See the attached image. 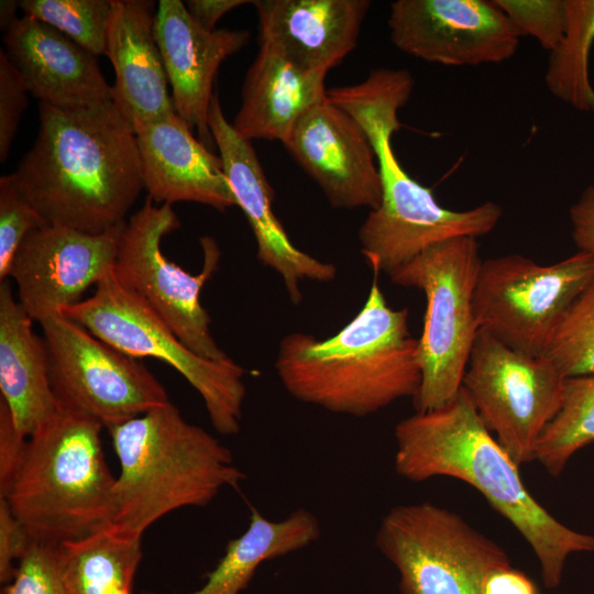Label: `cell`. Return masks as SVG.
I'll return each instance as SVG.
<instances>
[{
    "instance_id": "cell-23",
    "label": "cell",
    "mask_w": 594,
    "mask_h": 594,
    "mask_svg": "<svg viewBox=\"0 0 594 594\" xmlns=\"http://www.w3.org/2000/svg\"><path fill=\"white\" fill-rule=\"evenodd\" d=\"M14 298L8 279L0 282V392L20 433L31 437L57 411L43 337Z\"/></svg>"
},
{
    "instance_id": "cell-39",
    "label": "cell",
    "mask_w": 594,
    "mask_h": 594,
    "mask_svg": "<svg viewBox=\"0 0 594 594\" xmlns=\"http://www.w3.org/2000/svg\"><path fill=\"white\" fill-rule=\"evenodd\" d=\"M252 3L249 0H187L185 8L191 19L206 31L212 32L218 21L231 10L243 4Z\"/></svg>"
},
{
    "instance_id": "cell-27",
    "label": "cell",
    "mask_w": 594,
    "mask_h": 594,
    "mask_svg": "<svg viewBox=\"0 0 594 594\" xmlns=\"http://www.w3.org/2000/svg\"><path fill=\"white\" fill-rule=\"evenodd\" d=\"M566 28L550 52L546 84L550 92L582 112H594L588 61L594 43V0H565Z\"/></svg>"
},
{
    "instance_id": "cell-8",
    "label": "cell",
    "mask_w": 594,
    "mask_h": 594,
    "mask_svg": "<svg viewBox=\"0 0 594 594\" xmlns=\"http://www.w3.org/2000/svg\"><path fill=\"white\" fill-rule=\"evenodd\" d=\"M62 315L130 356L165 362L201 396L217 432H239L246 396L245 370L231 358L213 361L194 353L139 296L118 283L113 271L98 283L91 297Z\"/></svg>"
},
{
    "instance_id": "cell-10",
    "label": "cell",
    "mask_w": 594,
    "mask_h": 594,
    "mask_svg": "<svg viewBox=\"0 0 594 594\" xmlns=\"http://www.w3.org/2000/svg\"><path fill=\"white\" fill-rule=\"evenodd\" d=\"M182 226L168 204L146 197L142 207L124 223L113 268L118 283L139 296L197 355L213 361L230 356L217 344L211 319L200 301L201 289L219 267L217 241L204 235L201 272L193 275L168 260L161 243Z\"/></svg>"
},
{
    "instance_id": "cell-5",
    "label": "cell",
    "mask_w": 594,
    "mask_h": 594,
    "mask_svg": "<svg viewBox=\"0 0 594 594\" xmlns=\"http://www.w3.org/2000/svg\"><path fill=\"white\" fill-rule=\"evenodd\" d=\"M120 464L113 524L143 535L185 507L211 503L245 477L232 452L172 403L107 428Z\"/></svg>"
},
{
    "instance_id": "cell-11",
    "label": "cell",
    "mask_w": 594,
    "mask_h": 594,
    "mask_svg": "<svg viewBox=\"0 0 594 594\" xmlns=\"http://www.w3.org/2000/svg\"><path fill=\"white\" fill-rule=\"evenodd\" d=\"M594 279V255L549 265L520 254L482 261L473 295L479 328L506 346L544 355L564 315Z\"/></svg>"
},
{
    "instance_id": "cell-2",
    "label": "cell",
    "mask_w": 594,
    "mask_h": 594,
    "mask_svg": "<svg viewBox=\"0 0 594 594\" xmlns=\"http://www.w3.org/2000/svg\"><path fill=\"white\" fill-rule=\"evenodd\" d=\"M394 437L399 476L417 483L448 476L474 487L530 546L548 590L561 584L571 554L594 552V535L565 526L530 494L463 387L447 404L400 420Z\"/></svg>"
},
{
    "instance_id": "cell-18",
    "label": "cell",
    "mask_w": 594,
    "mask_h": 594,
    "mask_svg": "<svg viewBox=\"0 0 594 594\" xmlns=\"http://www.w3.org/2000/svg\"><path fill=\"white\" fill-rule=\"evenodd\" d=\"M155 36L164 62L175 112L207 146L215 143L209 128L213 84L220 65L244 48L248 30L199 26L179 0H160L155 16Z\"/></svg>"
},
{
    "instance_id": "cell-38",
    "label": "cell",
    "mask_w": 594,
    "mask_h": 594,
    "mask_svg": "<svg viewBox=\"0 0 594 594\" xmlns=\"http://www.w3.org/2000/svg\"><path fill=\"white\" fill-rule=\"evenodd\" d=\"M483 594H539L535 582L513 564L492 570L484 580Z\"/></svg>"
},
{
    "instance_id": "cell-40",
    "label": "cell",
    "mask_w": 594,
    "mask_h": 594,
    "mask_svg": "<svg viewBox=\"0 0 594 594\" xmlns=\"http://www.w3.org/2000/svg\"><path fill=\"white\" fill-rule=\"evenodd\" d=\"M0 3V26L4 32L18 18L15 15V9L19 8V1L2 0Z\"/></svg>"
},
{
    "instance_id": "cell-35",
    "label": "cell",
    "mask_w": 594,
    "mask_h": 594,
    "mask_svg": "<svg viewBox=\"0 0 594 594\" xmlns=\"http://www.w3.org/2000/svg\"><path fill=\"white\" fill-rule=\"evenodd\" d=\"M33 539L25 526L15 517L8 501L0 497V582L4 585L14 578L20 559Z\"/></svg>"
},
{
    "instance_id": "cell-36",
    "label": "cell",
    "mask_w": 594,
    "mask_h": 594,
    "mask_svg": "<svg viewBox=\"0 0 594 594\" xmlns=\"http://www.w3.org/2000/svg\"><path fill=\"white\" fill-rule=\"evenodd\" d=\"M26 439L18 431L9 408L0 398V497L6 495L23 462Z\"/></svg>"
},
{
    "instance_id": "cell-25",
    "label": "cell",
    "mask_w": 594,
    "mask_h": 594,
    "mask_svg": "<svg viewBox=\"0 0 594 594\" xmlns=\"http://www.w3.org/2000/svg\"><path fill=\"white\" fill-rule=\"evenodd\" d=\"M319 537V520L308 509H295L286 518L274 521L251 508L245 531L228 542L205 584L189 594H241L262 563L304 549Z\"/></svg>"
},
{
    "instance_id": "cell-19",
    "label": "cell",
    "mask_w": 594,
    "mask_h": 594,
    "mask_svg": "<svg viewBox=\"0 0 594 594\" xmlns=\"http://www.w3.org/2000/svg\"><path fill=\"white\" fill-rule=\"evenodd\" d=\"M9 61L29 94L59 109H78L112 101L98 56L47 23L18 16L4 31Z\"/></svg>"
},
{
    "instance_id": "cell-16",
    "label": "cell",
    "mask_w": 594,
    "mask_h": 594,
    "mask_svg": "<svg viewBox=\"0 0 594 594\" xmlns=\"http://www.w3.org/2000/svg\"><path fill=\"white\" fill-rule=\"evenodd\" d=\"M338 209L381 206L373 146L359 122L327 98L309 108L282 143Z\"/></svg>"
},
{
    "instance_id": "cell-14",
    "label": "cell",
    "mask_w": 594,
    "mask_h": 594,
    "mask_svg": "<svg viewBox=\"0 0 594 594\" xmlns=\"http://www.w3.org/2000/svg\"><path fill=\"white\" fill-rule=\"evenodd\" d=\"M388 28L402 52L447 66L508 61L521 36L494 0H397Z\"/></svg>"
},
{
    "instance_id": "cell-24",
    "label": "cell",
    "mask_w": 594,
    "mask_h": 594,
    "mask_svg": "<svg viewBox=\"0 0 594 594\" xmlns=\"http://www.w3.org/2000/svg\"><path fill=\"white\" fill-rule=\"evenodd\" d=\"M326 76L305 72L260 45L246 72L232 127L248 141L287 139L298 119L326 98Z\"/></svg>"
},
{
    "instance_id": "cell-1",
    "label": "cell",
    "mask_w": 594,
    "mask_h": 594,
    "mask_svg": "<svg viewBox=\"0 0 594 594\" xmlns=\"http://www.w3.org/2000/svg\"><path fill=\"white\" fill-rule=\"evenodd\" d=\"M38 131L12 177L48 226L100 234L124 223L144 188L136 134L113 101L38 105Z\"/></svg>"
},
{
    "instance_id": "cell-33",
    "label": "cell",
    "mask_w": 594,
    "mask_h": 594,
    "mask_svg": "<svg viewBox=\"0 0 594 594\" xmlns=\"http://www.w3.org/2000/svg\"><path fill=\"white\" fill-rule=\"evenodd\" d=\"M2 594H67L59 573L56 546L33 540Z\"/></svg>"
},
{
    "instance_id": "cell-32",
    "label": "cell",
    "mask_w": 594,
    "mask_h": 594,
    "mask_svg": "<svg viewBox=\"0 0 594 594\" xmlns=\"http://www.w3.org/2000/svg\"><path fill=\"white\" fill-rule=\"evenodd\" d=\"M520 35L534 36L551 52L566 28L565 0H494Z\"/></svg>"
},
{
    "instance_id": "cell-34",
    "label": "cell",
    "mask_w": 594,
    "mask_h": 594,
    "mask_svg": "<svg viewBox=\"0 0 594 594\" xmlns=\"http://www.w3.org/2000/svg\"><path fill=\"white\" fill-rule=\"evenodd\" d=\"M28 94L18 70L0 50V162L10 154L23 112L28 107Z\"/></svg>"
},
{
    "instance_id": "cell-6",
    "label": "cell",
    "mask_w": 594,
    "mask_h": 594,
    "mask_svg": "<svg viewBox=\"0 0 594 594\" xmlns=\"http://www.w3.org/2000/svg\"><path fill=\"white\" fill-rule=\"evenodd\" d=\"M102 429L97 421L58 410L29 437L3 497L34 541L56 546L114 521L117 477L106 462Z\"/></svg>"
},
{
    "instance_id": "cell-31",
    "label": "cell",
    "mask_w": 594,
    "mask_h": 594,
    "mask_svg": "<svg viewBox=\"0 0 594 594\" xmlns=\"http://www.w3.org/2000/svg\"><path fill=\"white\" fill-rule=\"evenodd\" d=\"M48 226L19 190L12 174L0 177V282L9 278L13 258L25 238Z\"/></svg>"
},
{
    "instance_id": "cell-12",
    "label": "cell",
    "mask_w": 594,
    "mask_h": 594,
    "mask_svg": "<svg viewBox=\"0 0 594 594\" xmlns=\"http://www.w3.org/2000/svg\"><path fill=\"white\" fill-rule=\"evenodd\" d=\"M40 324L59 411L107 429L170 402L140 359L117 350L78 322L58 315Z\"/></svg>"
},
{
    "instance_id": "cell-4",
    "label": "cell",
    "mask_w": 594,
    "mask_h": 594,
    "mask_svg": "<svg viewBox=\"0 0 594 594\" xmlns=\"http://www.w3.org/2000/svg\"><path fill=\"white\" fill-rule=\"evenodd\" d=\"M378 273L373 268L362 309L334 336L319 340L292 332L282 339L275 369L293 397L354 417L416 397L421 384L418 339L409 332L408 309L388 305Z\"/></svg>"
},
{
    "instance_id": "cell-28",
    "label": "cell",
    "mask_w": 594,
    "mask_h": 594,
    "mask_svg": "<svg viewBox=\"0 0 594 594\" xmlns=\"http://www.w3.org/2000/svg\"><path fill=\"white\" fill-rule=\"evenodd\" d=\"M594 443V375L565 378L562 405L546 428L536 460L559 476L572 457Z\"/></svg>"
},
{
    "instance_id": "cell-9",
    "label": "cell",
    "mask_w": 594,
    "mask_h": 594,
    "mask_svg": "<svg viewBox=\"0 0 594 594\" xmlns=\"http://www.w3.org/2000/svg\"><path fill=\"white\" fill-rule=\"evenodd\" d=\"M375 547L397 570L400 594H483L487 574L512 564L502 546L430 502L391 508Z\"/></svg>"
},
{
    "instance_id": "cell-29",
    "label": "cell",
    "mask_w": 594,
    "mask_h": 594,
    "mask_svg": "<svg viewBox=\"0 0 594 594\" xmlns=\"http://www.w3.org/2000/svg\"><path fill=\"white\" fill-rule=\"evenodd\" d=\"M24 15L58 30L96 56H107V31L112 0H22Z\"/></svg>"
},
{
    "instance_id": "cell-17",
    "label": "cell",
    "mask_w": 594,
    "mask_h": 594,
    "mask_svg": "<svg viewBox=\"0 0 594 594\" xmlns=\"http://www.w3.org/2000/svg\"><path fill=\"white\" fill-rule=\"evenodd\" d=\"M209 128L237 205L254 234L258 261L280 275L290 300L298 305L300 282H330L337 275L336 266L293 244L273 211L274 190L254 147L227 120L217 94L211 99Z\"/></svg>"
},
{
    "instance_id": "cell-3",
    "label": "cell",
    "mask_w": 594,
    "mask_h": 594,
    "mask_svg": "<svg viewBox=\"0 0 594 594\" xmlns=\"http://www.w3.org/2000/svg\"><path fill=\"white\" fill-rule=\"evenodd\" d=\"M413 88L408 70L377 68L359 84L327 91L331 102L359 122L376 155L382 202L370 211L358 235L372 268L387 275L437 243L488 234L503 216L502 207L493 201L463 211L446 208L430 188L402 167L391 140L402 128L398 110L409 100Z\"/></svg>"
},
{
    "instance_id": "cell-26",
    "label": "cell",
    "mask_w": 594,
    "mask_h": 594,
    "mask_svg": "<svg viewBox=\"0 0 594 594\" xmlns=\"http://www.w3.org/2000/svg\"><path fill=\"white\" fill-rule=\"evenodd\" d=\"M142 535L116 524L56 544L67 594H132L142 559Z\"/></svg>"
},
{
    "instance_id": "cell-15",
    "label": "cell",
    "mask_w": 594,
    "mask_h": 594,
    "mask_svg": "<svg viewBox=\"0 0 594 594\" xmlns=\"http://www.w3.org/2000/svg\"><path fill=\"white\" fill-rule=\"evenodd\" d=\"M124 223L100 234L45 226L25 238L9 277L33 321L41 323L62 315L79 302L90 286L112 273Z\"/></svg>"
},
{
    "instance_id": "cell-13",
    "label": "cell",
    "mask_w": 594,
    "mask_h": 594,
    "mask_svg": "<svg viewBox=\"0 0 594 594\" xmlns=\"http://www.w3.org/2000/svg\"><path fill=\"white\" fill-rule=\"evenodd\" d=\"M565 377L544 355L513 350L480 329L462 387L515 463L536 460L539 441L561 408Z\"/></svg>"
},
{
    "instance_id": "cell-21",
    "label": "cell",
    "mask_w": 594,
    "mask_h": 594,
    "mask_svg": "<svg viewBox=\"0 0 594 594\" xmlns=\"http://www.w3.org/2000/svg\"><path fill=\"white\" fill-rule=\"evenodd\" d=\"M134 131L143 185L156 204L197 202L220 211L238 207L221 157L176 112Z\"/></svg>"
},
{
    "instance_id": "cell-37",
    "label": "cell",
    "mask_w": 594,
    "mask_h": 594,
    "mask_svg": "<svg viewBox=\"0 0 594 594\" xmlns=\"http://www.w3.org/2000/svg\"><path fill=\"white\" fill-rule=\"evenodd\" d=\"M572 239L579 251L594 255V185L583 189L569 208Z\"/></svg>"
},
{
    "instance_id": "cell-30",
    "label": "cell",
    "mask_w": 594,
    "mask_h": 594,
    "mask_svg": "<svg viewBox=\"0 0 594 594\" xmlns=\"http://www.w3.org/2000/svg\"><path fill=\"white\" fill-rule=\"evenodd\" d=\"M544 356L565 378L594 375V279L564 315Z\"/></svg>"
},
{
    "instance_id": "cell-22",
    "label": "cell",
    "mask_w": 594,
    "mask_h": 594,
    "mask_svg": "<svg viewBox=\"0 0 594 594\" xmlns=\"http://www.w3.org/2000/svg\"><path fill=\"white\" fill-rule=\"evenodd\" d=\"M156 10L152 0H112L107 31L112 101L133 128L175 112L155 36Z\"/></svg>"
},
{
    "instance_id": "cell-7",
    "label": "cell",
    "mask_w": 594,
    "mask_h": 594,
    "mask_svg": "<svg viewBox=\"0 0 594 594\" xmlns=\"http://www.w3.org/2000/svg\"><path fill=\"white\" fill-rule=\"evenodd\" d=\"M480 257L475 238L437 243L389 274L395 285L425 294L424 329L418 339L421 384L414 398L419 413L451 400L463 376L480 331L473 295Z\"/></svg>"
},
{
    "instance_id": "cell-20",
    "label": "cell",
    "mask_w": 594,
    "mask_h": 594,
    "mask_svg": "<svg viewBox=\"0 0 594 594\" xmlns=\"http://www.w3.org/2000/svg\"><path fill=\"white\" fill-rule=\"evenodd\" d=\"M260 45L327 76L354 50L369 0H255Z\"/></svg>"
}]
</instances>
